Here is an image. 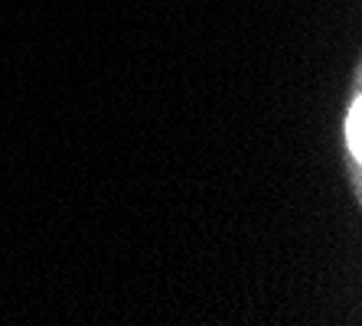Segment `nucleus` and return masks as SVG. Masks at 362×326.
Masks as SVG:
<instances>
[{"instance_id": "f257e3e1", "label": "nucleus", "mask_w": 362, "mask_h": 326, "mask_svg": "<svg viewBox=\"0 0 362 326\" xmlns=\"http://www.w3.org/2000/svg\"><path fill=\"white\" fill-rule=\"evenodd\" d=\"M339 144L346 147V157H349V170H353V186L359 192V163H362V92L356 88L353 101H349V111L343 117V131H339Z\"/></svg>"}]
</instances>
